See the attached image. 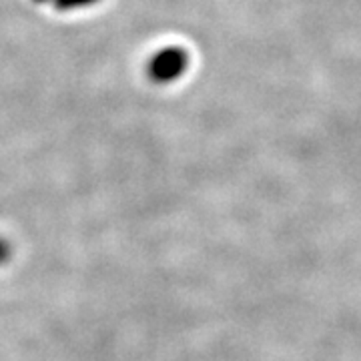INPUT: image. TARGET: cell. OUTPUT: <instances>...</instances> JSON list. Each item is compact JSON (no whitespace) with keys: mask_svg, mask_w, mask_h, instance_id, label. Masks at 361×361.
<instances>
[{"mask_svg":"<svg viewBox=\"0 0 361 361\" xmlns=\"http://www.w3.org/2000/svg\"><path fill=\"white\" fill-rule=\"evenodd\" d=\"M97 0H54L56 8L59 11H73V8H82V6H89Z\"/></svg>","mask_w":361,"mask_h":361,"instance_id":"cell-2","label":"cell"},{"mask_svg":"<svg viewBox=\"0 0 361 361\" xmlns=\"http://www.w3.org/2000/svg\"><path fill=\"white\" fill-rule=\"evenodd\" d=\"M8 259H11V245L4 239H0V263H4Z\"/></svg>","mask_w":361,"mask_h":361,"instance_id":"cell-3","label":"cell"},{"mask_svg":"<svg viewBox=\"0 0 361 361\" xmlns=\"http://www.w3.org/2000/svg\"><path fill=\"white\" fill-rule=\"evenodd\" d=\"M189 66V52L180 47H169L163 49L161 52H157L155 56L149 63V77L155 82H173L177 78L183 77V73Z\"/></svg>","mask_w":361,"mask_h":361,"instance_id":"cell-1","label":"cell"}]
</instances>
